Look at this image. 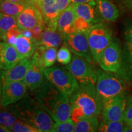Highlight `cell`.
<instances>
[{
    "label": "cell",
    "mask_w": 132,
    "mask_h": 132,
    "mask_svg": "<svg viewBox=\"0 0 132 132\" xmlns=\"http://www.w3.org/2000/svg\"><path fill=\"white\" fill-rule=\"evenodd\" d=\"M32 95L54 121H63L71 117L70 97L59 90L47 78L36 90Z\"/></svg>",
    "instance_id": "1"
},
{
    "label": "cell",
    "mask_w": 132,
    "mask_h": 132,
    "mask_svg": "<svg viewBox=\"0 0 132 132\" xmlns=\"http://www.w3.org/2000/svg\"><path fill=\"white\" fill-rule=\"evenodd\" d=\"M70 118L77 123L82 118L98 116L102 113L103 100L97 92L95 86H80L70 96Z\"/></svg>",
    "instance_id": "2"
},
{
    "label": "cell",
    "mask_w": 132,
    "mask_h": 132,
    "mask_svg": "<svg viewBox=\"0 0 132 132\" xmlns=\"http://www.w3.org/2000/svg\"><path fill=\"white\" fill-rule=\"evenodd\" d=\"M9 107L17 119L32 125L40 132L51 131L54 120L39 105L32 94L26 93L23 98Z\"/></svg>",
    "instance_id": "3"
},
{
    "label": "cell",
    "mask_w": 132,
    "mask_h": 132,
    "mask_svg": "<svg viewBox=\"0 0 132 132\" xmlns=\"http://www.w3.org/2000/svg\"><path fill=\"white\" fill-rule=\"evenodd\" d=\"M127 82L118 73L97 69L95 88L102 100L126 92Z\"/></svg>",
    "instance_id": "4"
},
{
    "label": "cell",
    "mask_w": 132,
    "mask_h": 132,
    "mask_svg": "<svg viewBox=\"0 0 132 132\" xmlns=\"http://www.w3.org/2000/svg\"><path fill=\"white\" fill-rule=\"evenodd\" d=\"M87 37L92 58L97 64L102 52L113 39V32L103 21L92 25L87 31Z\"/></svg>",
    "instance_id": "5"
},
{
    "label": "cell",
    "mask_w": 132,
    "mask_h": 132,
    "mask_svg": "<svg viewBox=\"0 0 132 132\" xmlns=\"http://www.w3.org/2000/svg\"><path fill=\"white\" fill-rule=\"evenodd\" d=\"M44 75L54 86L69 97L80 87L74 76L65 67L55 65L45 68Z\"/></svg>",
    "instance_id": "6"
},
{
    "label": "cell",
    "mask_w": 132,
    "mask_h": 132,
    "mask_svg": "<svg viewBox=\"0 0 132 132\" xmlns=\"http://www.w3.org/2000/svg\"><path fill=\"white\" fill-rule=\"evenodd\" d=\"M65 67L74 76L80 86H95L97 79V69L93 63L83 57L73 54L70 63Z\"/></svg>",
    "instance_id": "7"
},
{
    "label": "cell",
    "mask_w": 132,
    "mask_h": 132,
    "mask_svg": "<svg viewBox=\"0 0 132 132\" xmlns=\"http://www.w3.org/2000/svg\"><path fill=\"white\" fill-rule=\"evenodd\" d=\"M122 51L120 40L113 37L110 44L102 52L97 64L102 70L117 73L121 65Z\"/></svg>",
    "instance_id": "8"
},
{
    "label": "cell",
    "mask_w": 132,
    "mask_h": 132,
    "mask_svg": "<svg viewBox=\"0 0 132 132\" xmlns=\"http://www.w3.org/2000/svg\"><path fill=\"white\" fill-rule=\"evenodd\" d=\"M64 36L63 44L67 46L73 54L94 63L87 37V32L75 31Z\"/></svg>",
    "instance_id": "9"
},
{
    "label": "cell",
    "mask_w": 132,
    "mask_h": 132,
    "mask_svg": "<svg viewBox=\"0 0 132 132\" xmlns=\"http://www.w3.org/2000/svg\"><path fill=\"white\" fill-rule=\"evenodd\" d=\"M127 92L112 98L103 100L102 116L103 120L108 121L123 120L127 103Z\"/></svg>",
    "instance_id": "10"
},
{
    "label": "cell",
    "mask_w": 132,
    "mask_h": 132,
    "mask_svg": "<svg viewBox=\"0 0 132 132\" xmlns=\"http://www.w3.org/2000/svg\"><path fill=\"white\" fill-rule=\"evenodd\" d=\"M27 90L24 81L11 82L3 85L0 105L7 106L16 103L23 98Z\"/></svg>",
    "instance_id": "11"
},
{
    "label": "cell",
    "mask_w": 132,
    "mask_h": 132,
    "mask_svg": "<svg viewBox=\"0 0 132 132\" xmlns=\"http://www.w3.org/2000/svg\"><path fill=\"white\" fill-rule=\"evenodd\" d=\"M16 20L21 29H31L38 25L45 24L40 9L33 4L26 6L16 16Z\"/></svg>",
    "instance_id": "12"
},
{
    "label": "cell",
    "mask_w": 132,
    "mask_h": 132,
    "mask_svg": "<svg viewBox=\"0 0 132 132\" xmlns=\"http://www.w3.org/2000/svg\"><path fill=\"white\" fill-rule=\"evenodd\" d=\"M37 6L42 12L46 27L57 30V21L60 15L56 0H39Z\"/></svg>",
    "instance_id": "13"
},
{
    "label": "cell",
    "mask_w": 132,
    "mask_h": 132,
    "mask_svg": "<svg viewBox=\"0 0 132 132\" xmlns=\"http://www.w3.org/2000/svg\"><path fill=\"white\" fill-rule=\"evenodd\" d=\"M31 62V58L24 57L11 69L0 70L3 85L11 82L23 81Z\"/></svg>",
    "instance_id": "14"
},
{
    "label": "cell",
    "mask_w": 132,
    "mask_h": 132,
    "mask_svg": "<svg viewBox=\"0 0 132 132\" xmlns=\"http://www.w3.org/2000/svg\"><path fill=\"white\" fill-rule=\"evenodd\" d=\"M76 15L85 19L91 25L104 21L95 3H72Z\"/></svg>",
    "instance_id": "15"
},
{
    "label": "cell",
    "mask_w": 132,
    "mask_h": 132,
    "mask_svg": "<svg viewBox=\"0 0 132 132\" xmlns=\"http://www.w3.org/2000/svg\"><path fill=\"white\" fill-rule=\"evenodd\" d=\"M23 57L14 46L1 41L0 44V70H6L14 66Z\"/></svg>",
    "instance_id": "16"
},
{
    "label": "cell",
    "mask_w": 132,
    "mask_h": 132,
    "mask_svg": "<svg viewBox=\"0 0 132 132\" xmlns=\"http://www.w3.org/2000/svg\"><path fill=\"white\" fill-rule=\"evenodd\" d=\"M57 58V48L48 47L39 45L31 57L32 61L40 65L44 69L52 67Z\"/></svg>",
    "instance_id": "17"
},
{
    "label": "cell",
    "mask_w": 132,
    "mask_h": 132,
    "mask_svg": "<svg viewBox=\"0 0 132 132\" xmlns=\"http://www.w3.org/2000/svg\"><path fill=\"white\" fill-rule=\"evenodd\" d=\"M45 78L44 69L31 60L30 65L23 80L28 89L31 91L36 90L42 85Z\"/></svg>",
    "instance_id": "18"
},
{
    "label": "cell",
    "mask_w": 132,
    "mask_h": 132,
    "mask_svg": "<svg viewBox=\"0 0 132 132\" xmlns=\"http://www.w3.org/2000/svg\"><path fill=\"white\" fill-rule=\"evenodd\" d=\"M127 83L132 85V45L125 42L122 51V62L117 72Z\"/></svg>",
    "instance_id": "19"
},
{
    "label": "cell",
    "mask_w": 132,
    "mask_h": 132,
    "mask_svg": "<svg viewBox=\"0 0 132 132\" xmlns=\"http://www.w3.org/2000/svg\"><path fill=\"white\" fill-rule=\"evenodd\" d=\"M76 14L72 3L64 11L61 13L57 21V31L63 35L70 34L75 31L74 21L76 19Z\"/></svg>",
    "instance_id": "20"
},
{
    "label": "cell",
    "mask_w": 132,
    "mask_h": 132,
    "mask_svg": "<svg viewBox=\"0 0 132 132\" xmlns=\"http://www.w3.org/2000/svg\"><path fill=\"white\" fill-rule=\"evenodd\" d=\"M38 45L39 42L34 38L25 37L20 34L14 46L23 57L31 58Z\"/></svg>",
    "instance_id": "21"
},
{
    "label": "cell",
    "mask_w": 132,
    "mask_h": 132,
    "mask_svg": "<svg viewBox=\"0 0 132 132\" xmlns=\"http://www.w3.org/2000/svg\"><path fill=\"white\" fill-rule=\"evenodd\" d=\"M97 9L104 21L114 22L118 19L119 12L111 0H95Z\"/></svg>",
    "instance_id": "22"
},
{
    "label": "cell",
    "mask_w": 132,
    "mask_h": 132,
    "mask_svg": "<svg viewBox=\"0 0 132 132\" xmlns=\"http://www.w3.org/2000/svg\"><path fill=\"white\" fill-rule=\"evenodd\" d=\"M64 42L63 34L57 30L54 31L46 27L43 31L39 45L48 47L57 48Z\"/></svg>",
    "instance_id": "23"
},
{
    "label": "cell",
    "mask_w": 132,
    "mask_h": 132,
    "mask_svg": "<svg viewBox=\"0 0 132 132\" xmlns=\"http://www.w3.org/2000/svg\"><path fill=\"white\" fill-rule=\"evenodd\" d=\"M100 122L97 116L82 118L75 123L76 132H95L98 131Z\"/></svg>",
    "instance_id": "24"
},
{
    "label": "cell",
    "mask_w": 132,
    "mask_h": 132,
    "mask_svg": "<svg viewBox=\"0 0 132 132\" xmlns=\"http://www.w3.org/2000/svg\"><path fill=\"white\" fill-rule=\"evenodd\" d=\"M28 5L7 1L0 0V12L14 16H17Z\"/></svg>",
    "instance_id": "25"
},
{
    "label": "cell",
    "mask_w": 132,
    "mask_h": 132,
    "mask_svg": "<svg viewBox=\"0 0 132 132\" xmlns=\"http://www.w3.org/2000/svg\"><path fill=\"white\" fill-rule=\"evenodd\" d=\"M15 28H19L16 16L0 12V36L1 41L8 31Z\"/></svg>",
    "instance_id": "26"
},
{
    "label": "cell",
    "mask_w": 132,
    "mask_h": 132,
    "mask_svg": "<svg viewBox=\"0 0 132 132\" xmlns=\"http://www.w3.org/2000/svg\"><path fill=\"white\" fill-rule=\"evenodd\" d=\"M17 118L10 109L9 106H4L0 105V123L9 128L12 131V128Z\"/></svg>",
    "instance_id": "27"
},
{
    "label": "cell",
    "mask_w": 132,
    "mask_h": 132,
    "mask_svg": "<svg viewBox=\"0 0 132 132\" xmlns=\"http://www.w3.org/2000/svg\"><path fill=\"white\" fill-rule=\"evenodd\" d=\"M127 125L123 120L108 121L102 120L100 123L98 131L101 132H125Z\"/></svg>",
    "instance_id": "28"
},
{
    "label": "cell",
    "mask_w": 132,
    "mask_h": 132,
    "mask_svg": "<svg viewBox=\"0 0 132 132\" xmlns=\"http://www.w3.org/2000/svg\"><path fill=\"white\" fill-rule=\"evenodd\" d=\"M75 123L70 118L63 121H57L54 123L52 132H73L75 131Z\"/></svg>",
    "instance_id": "29"
},
{
    "label": "cell",
    "mask_w": 132,
    "mask_h": 132,
    "mask_svg": "<svg viewBox=\"0 0 132 132\" xmlns=\"http://www.w3.org/2000/svg\"><path fill=\"white\" fill-rule=\"evenodd\" d=\"M72 56L70 50L65 44H63L57 52L56 61L62 65H67L72 61Z\"/></svg>",
    "instance_id": "30"
},
{
    "label": "cell",
    "mask_w": 132,
    "mask_h": 132,
    "mask_svg": "<svg viewBox=\"0 0 132 132\" xmlns=\"http://www.w3.org/2000/svg\"><path fill=\"white\" fill-rule=\"evenodd\" d=\"M12 131L14 132H40L37 128L24 120L17 119Z\"/></svg>",
    "instance_id": "31"
},
{
    "label": "cell",
    "mask_w": 132,
    "mask_h": 132,
    "mask_svg": "<svg viewBox=\"0 0 132 132\" xmlns=\"http://www.w3.org/2000/svg\"><path fill=\"white\" fill-rule=\"evenodd\" d=\"M21 34V29L19 28H15L10 29L6 33L2 39V42H5L14 46L16 39Z\"/></svg>",
    "instance_id": "32"
},
{
    "label": "cell",
    "mask_w": 132,
    "mask_h": 132,
    "mask_svg": "<svg viewBox=\"0 0 132 132\" xmlns=\"http://www.w3.org/2000/svg\"><path fill=\"white\" fill-rule=\"evenodd\" d=\"M92 26V25H91L89 23L87 22L82 18H81L78 16H76L75 21H74V28H75L76 31L87 32Z\"/></svg>",
    "instance_id": "33"
},
{
    "label": "cell",
    "mask_w": 132,
    "mask_h": 132,
    "mask_svg": "<svg viewBox=\"0 0 132 132\" xmlns=\"http://www.w3.org/2000/svg\"><path fill=\"white\" fill-rule=\"evenodd\" d=\"M132 120V95H127L123 121L125 123Z\"/></svg>",
    "instance_id": "34"
},
{
    "label": "cell",
    "mask_w": 132,
    "mask_h": 132,
    "mask_svg": "<svg viewBox=\"0 0 132 132\" xmlns=\"http://www.w3.org/2000/svg\"><path fill=\"white\" fill-rule=\"evenodd\" d=\"M125 42L132 45V19L128 21L124 29Z\"/></svg>",
    "instance_id": "35"
},
{
    "label": "cell",
    "mask_w": 132,
    "mask_h": 132,
    "mask_svg": "<svg viewBox=\"0 0 132 132\" xmlns=\"http://www.w3.org/2000/svg\"><path fill=\"white\" fill-rule=\"evenodd\" d=\"M45 24H40V25H38L37 26H36V27H34V28L31 29V32H32L33 38H34L36 40H37L38 42L40 40L43 31H44V29H45Z\"/></svg>",
    "instance_id": "36"
},
{
    "label": "cell",
    "mask_w": 132,
    "mask_h": 132,
    "mask_svg": "<svg viewBox=\"0 0 132 132\" xmlns=\"http://www.w3.org/2000/svg\"><path fill=\"white\" fill-rule=\"evenodd\" d=\"M56 1L60 14L71 3V0H56Z\"/></svg>",
    "instance_id": "37"
},
{
    "label": "cell",
    "mask_w": 132,
    "mask_h": 132,
    "mask_svg": "<svg viewBox=\"0 0 132 132\" xmlns=\"http://www.w3.org/2000/svg\"><path fill=\"white\" fill-rule=\"evenodd\" d=\"M121 1L125 7L130 11H132V0H121Z\"/></svg>",
    "instance_id": "38"
},
{
    "label": "cell",
    "mask_w": 132,
    "mask_h": 132,
    "mask_svg": "<svg viewBox=\"0 0 132 132\" xmlns=\"http://www.w3.org/2000/svg\"><path fill=\"white\" fill-rule=\"evenodd\" d=\"M21 34H23L24 36H25V37L33 38L31 29H21Z\"/></svg>",
    "instance_id": "39"
},
{
    "label": "cell",
    "mask_w": 132,
    "mask_h": 132,
    "mask_svg": "<svg viewBox=\"0 0 132 132\" xmlns=\"http://www.w3.org/2000/svg\"><path fill=\"white\" fill-rule=\"evenodd\" d=\"M71 3H95V0H71Z\"/></svg>",
    "instance_id": "40"
},
{
    "label": "cell",
    "mask_w": 132,
    "mask_h": 132,
    "mask_svg": "<svg viewBox=\"0 0 132 132\" xmlns=\"http://www.w3.org/2000/svg\"><path fill=\"white\" fill-rule=\"evenodd\" d=\"M7 1H12V2L14 3H21V4H24L26 5H29L32 4V3H31L29 0H7Z\"/></svg>",
    "instance_id": "41"
},
{
    "label": "cell",
    "mask_w": 132,
    "mask_h": 132,
    "mask_svg": "<svg viewBox=\"0 0 132 132\" xmlns=\"http://www.w3.org/2000/svg\"><path fill=\"white\" fill-rule=\"evenodd\" d=\"M11 130L4 125L0 123V132H11Z\"/></svg>",
    "instance_id": "42"
},
{
    "label": "cell",
    "mask_w": 132,
    "mask_h": 132,
    "mask_svg": "<svg viewBox=\"0 0 132 132\" xmlns=\"http://www.w3.org/2000/svg\"><path fill=\"white\" fill-rule=\"evenodd\" d=\"M2 88H3L2 78H1V74H0V103H1V93H2Z\"/></svg>",
    "instance_id": "43"
},
{
    "label": "cell",
    "mask_w": 132,
    "mask_h": 132,
    "mask_svg": "<svg viewBox=\"0 0 132 132\" xmlns=\"http://www.w3.org/2000/svg\"><path fill=\"white\" fill-rule=\"evenodd\" d=\"M29 1H30L31 3H32V4H34V5H36V6H37V2H38V1H39V0H29Z\"/></svg>",
    "instance_id": "44"
},
{
    "label": "cell",
    "mask_w": 132,
    "mask_h": 132,
    "mask_svg": "<svg viewBox=\"0 0 132 132\" xmlns=\"http://www.w3.org/2000/svg\"><path fill=\"white\" fill-rule=\"evenodd\" d=\"M126 124H127V125H128V126L131 127L132 128V120H131V121L128 122H127V123H126Z\"/></svg>",
    "instance_id": "45"
},
{
    "label": "cell",
    "mask_w": 132,
    "mask_h": 132,
    "mask_svg": "<svg viewBox=\"0 0 132 132\" xmlns=\"http://www.w3.org/2000/svg\"><path fill=\"white\" fill-rule=\"evenodd\" d=\"M0 41H1V36H0Z\"/></svg>",
    "instance_id": "46"
},
{
    "label": "cell",
    "mask_w": 132,
    "mask_h": 132,
    "mask_svg": "<svg viewBox=\"0 0 132 132\" xmlns=\"http://www.w3.org/2000/svg\"><path fill=\"white\" fill-rule=\"evenodd\" d=\"M1 41H0V44H1Z\"/></svg>",
    "instance_id": "47"
}]
</instances>
